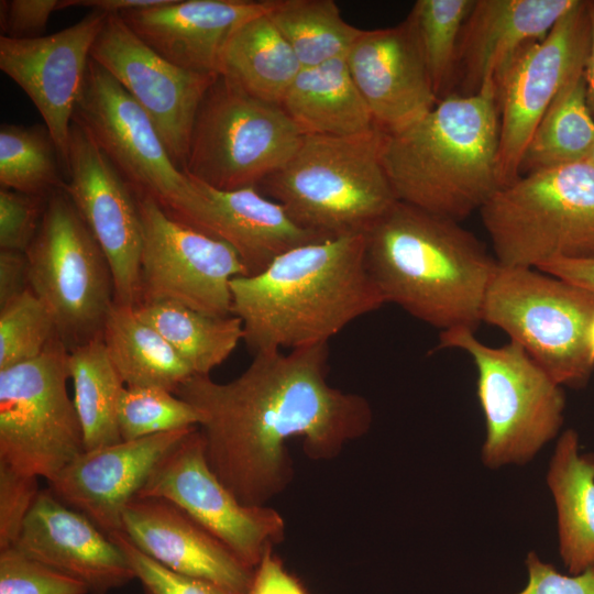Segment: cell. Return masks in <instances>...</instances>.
<instances>
[{
	"label": "cell",
	"mask_w": 594,
	"mask_h": 594,
	"mask_svg": "<svg viewBox=\"0 0 594 594\" xmlns=\"http://www.w3.org/2000/svg\"><path fill=\"white\" fill-rule=\"evenodd\" d=\"M328 356V343L260 352L233 381L195 374L176 389L201 415L211 470L242 504L265 506L290 483L289 439L301 438L308 458L331 460L369 431V402L329 385Z\"/></svg>",
	"instance_id": "obj_1"
},
{
	"label": "cell",
	"mask_w": 594,
	"mask_h": 594,
	"mask_svg": "<svg viewBox=\"0 0 594 594\" xmlns=\"http://www.w3.org/2000/svg\"><path fill=\"white\" fill-rule=\"evenodd\" d=\"M230 289L254 354L328 343L386 304L366 266L364 234L290 249L264 271L232 278Z\"/></svg>",
	"instance_id": "obj_2"
},
{
	"label": "cell",
	"mask_w": 594,
	"mask_h": 594,
	"mask_svg": "<svg viewBox=\"0 0 594 594\" xmlns=\"http://www.w3.org/2000/svg\"><path fill=\"white\" fill-rule=\"evenodd\" d=\"M364 241L367 270L385 302L441 331H475L498 263L458 221L396 201Z\"/></svg>",
	"instance_id": "obj_3"
},
{
	"label": "cell",
	"mask_w": 594,
	"mask_h": 594,
	"mask_svg": "<svg viewBox=\"0 0 594 594\" xmlns=\"http://www.w3.org/2000/svg\"><path fill=\"white\" fill-rule=\"evenodd\" d=\"M497 88L450 92L410 125L384 133L382 163L398 201L455 221L501 188Z\"/></svg>",
	"instance_id": "obj_4"
},
{
	"label": "cell",
	"mask_w": 594,
	"mask_h": 594,
	"mask_svg": "<svg viewBox=\"0 0 594 594\" xmlns=\"http://www.w3.org/2000/svg\"><path fill=\"white\" fill-rule=\"evenodd\" d=\"M384 132L306 134L257 189L301 228L323 238L364 234L397 200L382 163Z\"/></svg>",
	"instance_id": "obj_5"
},
{
	"label": "cell",
	"mask_w": 594,
	"mask_h": 594,
	"mask_svg": "<svg viewBox=\"0 0 594 594\" xmlns=\"http://www.w3.org/2000/svg\"><path fill=\"white\" fill-rule=\"evenodd\" d=\"M494 257L538 268L594 257V167L587 162L519 176L480 209Z\"/></svg>",
	"instance_id": "obj_6"
},
{
	"label": "cell",
	"mask_w": 594,
	"mask_h": 594,
	"mask_svg": "<svg viewBox=\"0 0 594 594\" xmlns=\"http://www.w3.org/2000/svg\"><path fill=\"white\" fill-rule=\"evenodd\" d=\"M438 349L466 352L477 370L485 466L524 465L558 436L565 408L562 386L519 344L490 346L474 330L455 328L440 332Z\"/></svg>",
	"instance_id": "obj_7"
},
{
	"label": "cell",
	"mask_w": 594,
	"mask_h": 594,
	"mask_svg": "<svg viewBox=\"0 0 594 594\" xmlns=\"http://www.w3.org/2000/svg\"><path fill=\"white\" fill-rule=\"evenodd\" d=\"M593 315L594 293L537 268L498 264L482 321L506 332L559 385L581 388L594 370Z\"/></svg>",
	"instance_id": "obj_8"
},
{
	"label": "cell",
	"mask_w": 594,
	"mask_h": 594,
	"mask_svg": "<svg viewBox=\"0 0 594 594\" xmlns=\"http://www.w3.org/2000/svg\"><path fill=\"white\" fill-rule=\"evenodd\" d=\"M304 135L279 105L219 75L197 112L183 172L218 190L257 187L293 157Z\"/></svg>",
	"instance_id": "obj_9"
},
{
	"label": "cell",
	"mask_w": 594,
	"mask_h": 594,
	"mask_svg": "<svg viewBox=\"0 0 594 594\" xmlns=\"http://www.w3.org/2000/svg\"><path fill=\"white\" fill-rule=\"evenodd\" d=\"M26 255L30 289L51 309L66 348L102 338L114 302L110 266L64 189L48 196Z\"/></svg>",
	"instance_id": "obj_10"
},
{
	"label": "cell",
	"mask_w": 594,
	"mask_h": 594,
	"mask_svg": "<svg viewBox=\"0 0 594 594\" xmlns=\"http://www.w3.org/2000/svg\"><path fill=\"white\" fill-rule=\"evenodd\" d=\"M68 355L56 334L36 359L0 370V462L47 482L85 451Z\"/></svg>",
	"instance_id": "obj_11"
},
{
	"label": "cell",
	"mask_w": 594,
	"mask_h": 594,
	"mask_svg": "<svg viewBox=\"0 0 594 594\" xmlns=\"http://www.w3.org/2000/svg\"><path fill=\"white\" fill-rule=\"evenodd\" d=\"M74 120L81 124L135 194L197 229L202 197L173 161L155 125L128 91L89 59Z\"/></svg>",
	"instance_id": "obj_12"
},
{
	"label": "cell",
	"mask_w": 594,
	"mask_h": 594,
	"mask_svg": "<svg viewBox=\"0 0 594 594\" xmlns=\"http://www.w3.org/2000/svg\"><path fill=\"white\" fill-rule=\"evenodd\" d=\"M135 195L143 226L138 305L175 302L231 316L230 283L246 276L234 249L169 217L151 197Z\"/></svg>",
	"instance_id": "obj_13"
},
{
	"label": "cell",
	"mask_w": 594,
	"mask_h": 594,
	"mask_svg": "<svg viewBox=\"0 0 594 594\" xmlns=\"http://www.w3.org/2000/svg\"><path fill=\"white\" fill-rule=\"evenodd\" d=\"M138 496L173 503L252 569L285 538L275 509L242 504L215 474L199 427L158 463Z\"/></svg>",
	"instance_id": "obj_14"
},
{
	"label": "cell",
	"mask_w": 594,
	"mask_h": 594,
	"mask_svg": "<svg viewBox=\"0 0 594 594\" xmlns=\"http://www.w3.org/2000/svg\"><path fill=\"white\" fill-rule=\"evenodd\" d=\"M590 45L586 1L578 0L540 41L514 61L497 90L501 188L519 177L524 152L546 111L578 72Z\"/></svg>",
	"instance_id": "obj_15"
},
{
	"label": "cell",
	"mask_w": 594,
	"mask_h": 594,
	"mask_svg": "<svg viewBox=\"0 0 594 594\" xmlns=\"http://www.w3.org/2000/svg\"><path fill=\"white\" fill-rule=\"evenodd\" d=\"M64 190L110 266L114 302L138 306L143 226L136 195L86 129L73 119Z\"/></svg>",
	"instance_id": "obj_16"
},
{
	"label": "cell",
	"mask_w": 594,
	"mask_h": 594,
	"mask_svg": "<svg viewBox=\"0 0 594 594\" xmlns=\"http://www.w3.org/2000/svg\"><path fill=\"white\" fill-rule=\"evenodd\" d=\"M90 58L145 111L183 169L199 107L219 75L187 70L146 45L120 14H108Z\"/></svg>",
	"instance_id": "obj_17"
},
{
	"label": "cell",
	"mask_w": 594,
	"mask_h": 594,
	"mask_svg": "<svg viewBox=\"0 0 594 594\" xmlns=\"http://www.w3.org/2000/svg\"><path fill=\"white\" fill-rule=\"evenodd\" d=\"M108 14L92 10L62 31L34 38L0 36V68L41 113L66 168L70 125L90 52Z\"/></svg>",
	"instance_id": "obj_18"
},
{
	"label": "cell",
	"mask_w": 594,
	"mask_h": 594,
	"mask_svg": "<svg viewBox=\"0 0 594 594\" xmlns=\"http://www.w3.org/2000/svg\"><path fill=\"white\" fill-rule=\"evenodd\" d=\"M195 428L85 450L48 482L50 490L110 537L122 531L125 506L158 463Z\"/></svg>",
	"instance_id": "obj_19"
},
{
	"label": "cell",
	"mask_w": 594,
	"mask_h": 594,
	"mask_svg": "<svg viewBox=\"0 0 594 594\" xmlns=\"http://www.w3.org/2000/svg\"><path fill=\"white\" fill-rule=\"evenodd\" d=\"M346 63L375 127L384 133L410 125L439 101L407 19L394 28L363 30Z\"/></svg>",
	"instance_id": "obj_20"
},
{
	"label": "cell",
	"mask_w": 594,
	"mask_h": 594,
	"mask_svg": "<svg viewBox=\"0 0 594 594\" xmlns=\"http://www.w3.org/2000/svg\"><path fill=\"white\" fill-rule=\"evenodd\" d=\"M13 547L81 582L89 594H108L134 580L121 548L50 488L40 491Z\"/></svg>",
	"instance_id": "obj_21"
},
{
	"label": "cell",
	"mask_w": 594,
	"mask_h": 594,
	"mask_svg": "<svg viewBox=\"0 0 594 594\" xmlns=\"http://www.w3.org/2000/svg\"><path fill=\"white\" fill-rule=\"evenodd\" d=\"M122 531L151 559L180 574L246 594L254 570L173 503L134 497L124 508Z\"/></svg>",
	"instance_id": "obj_22"
},
{
	"label": "cell",
	"mask_w": 594,
	"mask_h": 594,
	"mask_svg": "<svg viewBox=\"0 0 594 594\" xmlns=\"http://www.w3.org/2000/svg\"><path fill=\"white\" fill-rule=\"evenodd\" d=\"M272 6L273 0H168L120 15L168 62L187 70L220 75L222 54L233 31L250 18L270 12Z\"/></svg>",
	"instance_id": "obj_23"
},
{
	"label": "cell",
	"mask_w": 594,
	"mask_h": 594,
	"mask_svg": "<svg viewBox=\"0 0 594 594\" xmlns=\"http://www.w3.org/2000/svg\"><path fill=\"white\" fill-rule=\"evenodd\" d=\"M578 0H475L463 26L457 78L463 95L498 86L518 55L542 40Z\"/></svg>",
	"instance_id": "obj_24"
},
{
	"label": "cell",
	"mask_w": 594,
	"mask_h": 594,
	"mask_svg": "<svg viewBox=\"0 0 594 594\" xmlns=\"http://www.w3.org/2000/svg\"><path fill=\"white\" fill-rule=\"evenodd\" d=\"M191 179L202 196L198 230L232 246L246 276L264 271L290 249L329 239L298 226L257 187L224 191Z\"/></svg>",
	"instance_id": "obj_25"
},
{
	"label": "cell",
	"mask_w": 594,
	"mask_h": 594,
	"mask_svg": "<svg viewBox=\"0 0 594 594\" xmlns=\"http://www.w3.org/2000/svg\"><path fill=\"white\" fill-rule=\"evenodd\" d=\"M558 515L559 553L570 572L594 568V453H582L578 432L559 437L547 477Z\"/></svg>",
	"instance_id": "obj_26"
},
{
	"label": "cell",
	"mask_w": 594,
	"mask_h": 594,
	"mask_svg": "<svg viewBox=\"0 0 594 594\" xmlns=\"http://www.w3.org/2000/svg\"><path fill=\"white\" fill-rule=\"evenodd\" d=\"M280 107L305 135L349 136L376 128L351 77L346 55L301 68Z\"/></svg>",
	"instance_id": "obj_27"
},
{
	"label": "cell",
	"mask_w": 594,
	"mask_h": 594,
	"mask_svg": "<svg viewBox=\"0 0 594 594\" xmlns=\"http://www.w3.org/2000/svg\"><path fill=\"white\" fill-rule=\"evenodd\" d=\"M301 68L267 12L233 31L222 54L220 75L251 96L280 106Z\"/></svg>",
	"instance_id": "obj_28"
},
{
	"label": "cell",
	"mask_w": 594,
	"mask_h": 594,
	"mask_svg": "<svg viewBox=\"0 0 594 594\" xmlns=\"http://www.w3.org/2000/svg\"><path fill=\"white\" fill-rule=\"evenodd\" d=\"M102 341L127 387L153 386L175 394L195 375L168 342L138 317L133 306L113 302Z\"/></svg>",
	"instance_id": "obj_29"
},
{
	"label": "cell",
	"mask_w": 594,
	"mask_h": 594,
	"mask_svg": "<svg viewBox=\"0 0 594 594\" xmlns=\"http://www.w3.org/2000/svg\"><path fill=\"white\" fill-rule=\"evenodd\" d=\"M138 317L155 329L194 374L209 375L243 340L241 320L210 316L175 302L141 304Z\"/></svg>",
	"instance_id": "obj_30"
},
{
	"label": "cell",
	"mask_w": 594,
	"mask_h": 594,
	"mask_svg": "<svg viewBox=\"0 0 594 594\" xmlns=\"http://www.w3.org/2000/svg\"><path fill=\"white\" fill-rule=\"evenodd\" d=\"M594 143V118L586 100L584 69L559 91L535 130L519 176L585 161Z\"/></svg>",
	"instance_id": "obj_31"
},
{
	"label": "cell",
	"mask_w": 594,
	"mask_h": 594,
	"mask_svg": "<svg viewBox=\"0 0 594 594\" xmlns=\"http://www.w3.org/2000/svg\"><path fill=\"white\" fill-rule=\"evenodd\" d=\"M68 370L85 450L121 441L117 408L125 385L107 353L102 338L69 350Z\"/></svg>",
	"instance_id": "obj_32"
},
{
	"label": "cell",
	"mask_w": 594,
	"mask_h": 594,
	"mask_svg": "<svg viewBox=\"0 0 594 594\" xmlns=\"http://www.w3.org/2000/svg\"><path fill=\"white\" fill-rule=\"evenodd\" d=\"M268 15L302 68L346 55L363 31L342 18L333 0H273Z\"/></svg>",
	"instance_id": "obj_33"
},
{
	"label": "cell",
	"mask_w": 594,
	"mask_h": 594,
	"mask_svg": "<svg viewBox=\"0 0 594 594\" xmlns=\"http://www.w3.org/2000/svg\"><path fill=\"white\" fill-rule=\"evenodd\" d=\"M61 164L64 166L46 127L1 124V187L45 197L64 188Z\"/></svg>",
	"instance_id": "obj_34"
},
{
	"label": "cell",
	"mask_w": 594,
	"mask_h": 594,
	"mask_svg": "<svg viewBox=\"0 0 594 594\" xmlns=\"http://www.w3.org/2000/svg\"><path fill=\"white\" fill-rule=\"evenodd\" d=\"M475 0H418L407 16L439 99L457 79L461 33Z\"/></svg>",
	"instance_id": "obj_35"
},
{
	"label": "cell",
	"mask_w": 594,
	"mask_h": 594,
	"mask_svg": "<svg viewBox=\"0 0 594 594\" xmlns=\"http://www.w3.org/2000/svg\"><path fill=\"white\" fill-rule=\"evenodd\" d=\"M122 440L199 427L201 415L174 393L153 386L124 387L117 408Z\"/></svg>",
	"instance_id": "obj_36"
},
{
	"label": "cell",
	"mask_w": 594,
	"mask_h": 594,
	"mask_svg": "<svg viewBox=\"0 0 594 594\" xmlns=\"http://www.w3.org/2000/svg\"><path fill=\"white\" fill-rule=\"evenodd\" d=\"M55 336L51 309L28 289L0 308V370L36 359Z\"/></svg>",
	"instance_id": "obj_37"
},
{
	"label": "cell",
	"mask_w": 594,
	"mask_h": 594,
	"mask_svg": "<svg viewBox=\"0 0 594 594\" xmlns=\"http://www.w3.org/2000/svg\"><path fill=\"white\" fill-rule=\"evenodd\" d=\"M0 594H89L79 581L21 552L0 550Z\"/></svg>",
	"instance_id": "obj_38"
},
{
	"label": "cell",
	"mask_w": 594,
	"mask_h": 594,
	"mask_svg": "<svg viewBox=\"0 0 594 594\" xmlns=\"http://www.w3.org/2000/svg\"><path fill=\"white\" fill-rule=\"evenodd\" d=\"M125 554L144 594H231L201 579L172 571L138 549L123 531L109 537Z\"/></svg>",
	"instance_id": "obj_39"
},
{
	"label": "cell",
	"mask_w": 594,
	"mask_h": 594,
	"mask_svg": "<svg viewBox=\"0 0 594 594\" xmlns=\"http://www.w3.org/2000/svg\"><path fill=\"white\" fill-rule=\"evenodd\" d=\"M45 206L44 196L1 187L0 249L26 252L40 229Z\"/></svg>",
	"instance_id": "obj_40"
},
{
	"label": "cell",
	"mask_w": 594,
	"mask_h": 594,
	"mask_svg": "<svg viewBox=\"0 0 594 594\" xmlns=\"http://www.w3.org/2000/svg\"><path fill=\"white\" fill-rule=\"evenodd\" d=\"M40 491L36 476L0 462V550L15 544Z\"/></svg>",
	"instance_id": "obj_41"
},
{
	"label": "cell",
	"mask_w": 594,
	"mask_h": 594,
	"mask_svg": "<svg viewBox=\"0 0 594 594\" xmlns=\"http://www.w3.org/2000/svg\"><path fill=\"white\" fill-rule=\"evenodd\" d=\"M527 585L517 594H594V568L579 574H562L536 552L526 558Z\"/></svg>",
	"instance_id": "obj_42"
},
{
	"label": "cell",
	"mask_w": 594,
	"mask_h": 594,
	"mask_svg": "<svg viewBox=\"0 0 594 594\" xmlns=\"http://www.w3.org/2000/svg\"><path fill=\"white\" fill-rule=\"evenodd\" d=\"M58 6V0H1V35L13 38L43 36L51 14Z\"/></svg>",
	"instance_id": "obj_43"
},
{
	"label": "cell",
	"mask_w": 594,
	"mask_h": 594,
	"mask_svg": "<svg viewBox=\"0 0 594 594\" xmlns=\"http://www.w3.org/2000/svg\"><path fill=\"white\" fill-rule=\"evenodd\" d=\"M246 594H308L299 580L290 574L273 549L266 551L254 570Z\"/></svg>",
	"instance_id": "obj_44"
},
{
	"label": "cell",
	"mask_w": 594,
	"mask_h": 594,
	"mask_svg": "<svg viewBox=\"0 0 594 594\" xmlns=\"http://www.w3.org/2000/svg\"><path fill=\"white\" fill-rule=\"evenodd\" d=\"M30 289L26 252L0 249V308Z\"/></svg>",
	"instance_id": "obj_45"
},
{
	"label": "cell",
	"mask_w": 594,
	"mask_h": 594,
	"mask_svg": "<svg viewBox=\"0 0 594 594\" xmlns=\"http://www.w3.org/2000/svg\"><path fill=\"white\" fill-rule=\"evenodd\" d=\"M537 270L594 293V257L557 260Z\"/></svg>",
	"instance_id": "obj_46"
},
{
	"label": "cell",
	"mask_w": 594,
	"mask_h": 594,
	"mask_svg": "<svg viewBox=\"0 0 594 594\" xmlns=\"http://www.w3.org/2000/svg\"><path fill=\"white\" fill-rule=\"evenodd\" d=\"M168 0H62L59 1L58 10L69 7H84L107 14H120L123 12L162 6Z\"/></svg>",
	"instance_id": "obj_47"
},
{
	"label": "cell",
	"mask_w": 594,
	"mask_h": 594,
	"mask_svg": "<svg viewBox=\"0 0 594 594\" xmlns=\"http://www.w3.org/2000/svg\"><path fill=\"white\" fill-rule=\"evenodd\" d=\"M590 22V45L584 67L586 100L594 118V0L586 1Z\"/></svg>",
	"instance_id": "obj_48"
},
{
	"label": "cell",
	"mask_w": 594,
	"mask_h": 594,
	"mask_svg": "<svg viewBox=\"0 0 594 594\" xmlns=\"http://www.w3.org/2000/svg\"><path fill=\"white\" fill-rule=\"evenodd\" d=\"M587 341H588V348H590V351H591V355H592V358L594 360V315H593L592 320H591L590 326H588Z\"/></svg>",
	"instance_id": "obj_49"
},
{
	"label": "cell",
	"mask_w": 594,
	"mask_h": 594,
	"mask_svg": "<svg viewBox=\"0 0 594 594\" xmlns=\"http://www.w3.org/2000/svg\"><path fill=\"white\" fill-rule=\"evenodd\" d=\"M585 162H587L591 166L594 167V143L585 158Z\"/></svg>",
	"instance_id": "obj_50"
}]
</instances>
